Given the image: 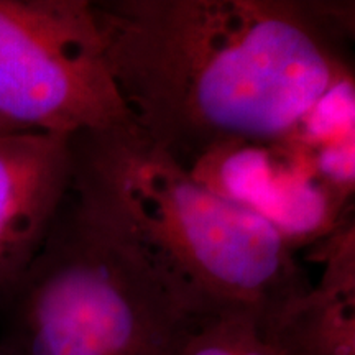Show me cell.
<instances>
[{"instance_id":"cell-7","label":"cell","mask_w":355,"mask_h":355,"mask_svg":"<svg viewBox=\"0 0 355 355\" xmlns=\"http://www.w3.org/2000/svg\"><path fill=\"white\" fill-rule=\"evenodd\" d=\"M319 283L259 319L279 355H355V260L324 261Z\"/></svg>"},{"instance_id":"cell-1","label":"cell","mask_w":355,"mask_h":355,"mask_svg":"<svg viewBox=\"0 0 355 355\" xmlns=\"http://www.w3.org/2000/svg\"><path fill=\"white\" fill-rule=\"evenodd\" d=\"M128 117L188 168L216 146L288 141L354 74V2L91 0Z\"/></svg>"},{"instance_id":"cell-8","label":"cell","mask_w":355,"mask_h":355,"mask_svg":"<svg viewBox=\"0 0 355 355\" xmlns=\"http://www.w3.org/2000/svg\"><path fill=\"white\" fill-rule=\"evenodd\" d=\"M176 355H279L250 311L199 314L191 322Z\"/></svg>"},{"instance_id":"cell-5","label":"cell","mask_w":355,"mask_h":355,"mask_svg":"<svg viewBox=\"0 0 355 355\" xmlns=\"http://www.w3.org/2000/svg\"><path fill=\"white\" fill-rule=\"evenodd\" d=\"M217 196L259 216L298 250L329 235L349 214L303 150L283 141L216 146L186 168Z\"/></svg>"},{"instance_id":"cell-3","label":"cell","mask_w":355,"mask_h":355,"mask_svg":"<svg viewBox=\"0 0 355 355\" xmlns=\"http://www.w3.org/2000/svg\"><path fill=\"white\" fill-rule=\"evenodd\" d=\"M199 316L68 193L38 252L0 288L7 355H176Z\"/></svg>"},{"instance_id":"cell-9","label":"cell","mask_w":355,"mask_h":355,"mask_svg":"<svg viewBox=\"0 0 355 355\" xmlns=\"http://www.w3.org/2000/svg\"><path fill=\"white\" fill-rule=\"evenodd\" d=\"M355 137V76H345L327 89L283 144L313 150Z\"/></svg>"},{"instance_id":"cell-2","label":"cell","mask_w":355,"mask_h":355,"mask_svg":"<svg viewBox=\"0 0 355 355\" xmlns=\"http://www.w3.org/2000/svg\"><path fill=\"white\" fill-rule=\"evenodd\" d=\"M69 140L71 193L194 313L250 311L263 319L313 288L272 225L207 189L133 123Z\"/></svg>"},{"instance_id":"cell-6","label":"cell","mask_w":355,"mask_h":355,"mask_svg":"<svg viewBox=\"0 0 355 355\" xmlns=\"http://www.w3.org/2000/svg\"><path fill=\"white\" fill-rule=\"evenodd\" d=\"M69 139L50 133L0 135V288L30 263L68 196Z\"/></svg>"},{"instance_id":"cell-4","label":"cell","mask_w":355,"mask_h":355,"mask_svg":"<svg viewBox=\"0 0 355 355\" xmlns=\"http://www.w3.org/2000/svg\"><path fill=\"white\" fill-rule=\"evenodd\" d=\"M130 123L91 0H0V135L74 137Z\"/></svg>"},{"instance_id":"cell-10","label":"cell","mask_w":355,"mask_h":355,"mask_svg":"<svg viewBox=\"0 0 355 355\" xmlns=\"http://www.w3.org/2000/svg\"><path fill=\"white\" fill-rule=\"evenodd\" d=\"M0 355H7V354H6V352H3V350H2V349H0Z\"/></svg>"}]
</instances>
